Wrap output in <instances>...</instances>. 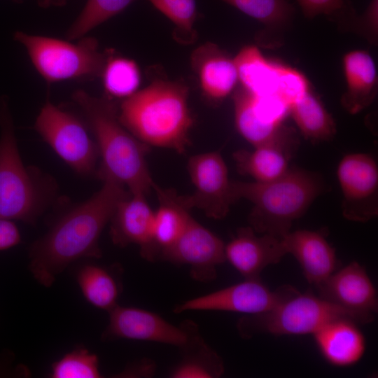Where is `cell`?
Instances as JSON below:
<instances>
[{
    "label": "cell",
    "mask_w": 378,
    "mask_h": 378,
    "mask_svg": "<svg viewBox=\"0 0 378 378\" xmlns=\"http://www.w3.org/2000/svg\"><path fill=\"white\" fill-rule=\"evenodd\" d=\"M100 190L62 216L30 251L29 268L42 286L82 258H100L99 239L118 203L130 195L120 183L104 179Z\"/></svg>",
    "instance_id": "cell-1"
},
{
    "label": "cell",
    "mask_w": 378,
    "mask_h": 378,
    "mask_svg": "<svg viewBox=\"0 0 378 378\" xmlns=\"http://www.w3.org/2000/svg\"><path fill=\"white\" fill-rule=\"evenodd\" d=\"M189 90L183 81L153 78L144 88L123 99L118 109L122 125L150 146L184 153L190 144L194 119Z\"/></svg>",
    "instance_id": "cell-2"
},
{
    "label": "cell",
    "mask_w": 378,
    "mask_h": 378,
    "mask_svg": "<svg viewBox=\"0 0 378 378\" xmlns=\"http://www.w3.org/2000/svg\"><path fill=\"white\" fill-rule=\"evenodd\" d=\"M72 99L94 136L102 158L99 177L120 183L130 194L147 195L155 183L146 162L150 147L122 125L118 108L109 98L97 97L77 90Z\"/></svg>",
    "instance_id": "cell-3"
},
{
    "label": "cell",
    "mask_w": 378,
    "mask_h": 378,
    "mask_svg": "<svg viewBox=\"0 0 378 378\" xmlns=\"http://www.w3.org/2000/svg\"><path fill=\"white\" fill-rule=\"evenodd\" d=\"M327 190L323 176L299 167H290L283 176L268 182L232 181L235 202L244 199L253 204L249 226L258 234L281 239Z\"/></svg>",
    "instance_id": "cell-4"
},
{
    "label": "cell",
    "mask_w": 378,
    "mask_h": 378,
    "mask_svg": "<svg viewBox=\"0 0 378 378\" xmlns=\"http://www.w3.org/2000/svg\"><path fill=\"white\" fill-rule=\"evenodd\" d=\"M0 218L34 223L46 206L50 188L22 163L8 99H0Z\"/></svg>",
    "instance_id": "cell-5"
},
{
    "label": "cell",
    "mask_w": 378,
    "mask_h": 378,
    "mask_svg": "<svg viewBox=\"0 0 378 378\" xmlns=\"http://www.w3.org/2000/svg\"><path fill=\"white\" fill-rule=\"evenodd\" d=\"M340 318L351 319L359 325L372 321L307 291L299 292L270 310L244 314L238 320L236 328L240 337L244 339L263 333L312 335L327 323Z\"/></svg>",
    "instance_id": "cell-6"
},
{
    "label": "cell",
    "mask_w": 378,
    "mask_h": 378,
    "mask_svg": "<svg viewBox=\"0 0 378 378\" xmlns=\"http://www.w3.org/2000/svg\"><path fill=\"white\" fill-rule=\"evenodd\" d=\"M14 40L26 50L34 66L48 83L101 77L111 50L102 51L94 37L78 42L16 31Z\"/></svg>",
    "instance_id": "cell-7"
},
{
    "label": "cell",
    "mask_w": 378,
    "mask_h": 378,
    "mask_svg": "<svg viewBox=\"0 0 378 378\" xmlns=\"http://www.w3.org/2000/svg\"><path fill=\"white\" fill-rule=\"evenodd\" d=\"M34 127L76 172L89 174L93 172L99 155L97 144L76 115L47 99L36 117Z\"/></svg>",
    "instance_id": "cell-8"
},
{
    "label": "cell",
    "mask_w": 378,
    "mask_h": 378,
    "mask_svg": "<svg viewBox=\"0 0 378 378\" xmlns=\"http://www.w3.org/2000/svg\"><path fill=\"white\" fill-rule=\"evenodd\" d=\"M187 169L194 191L188 195H180L182 202L190 210H201L210 218H224L235 200L232 180L220 152L214 150L191 156Z\"/></svg>",
    "instance_id": "cell-9"
},
{
    "label": "cell",
    "mask_w": 378,
    "mask_h": 378,
    "mask_svg": "<svg viewBox=\"0 0 378 378\" xmlns=\"http://www.w3.org/2000/svg\"><path fill=\"white\" fill-rule=\"evenodd\" d=\"M300 291L290 285L270 289L260 279H244L210 293L184 301L174 312L225 311L254 314L272 309Z\"/></svg>",
    "instance_id": "cell-10"
},
{
    "label": "cell",
    "mask_w": 378,
    "mask_h": 378,
    "mask_svg": "<svg viewBox=\"0 0 378 378\" xmlns=\"http://www.w3.org/2000/svg\"><path fill=\"white\" fill-rule=\"evenodd\" d=\"M342 194V214L347 220L366 223L378 215V166L364 153L345 155L337 168Z\"/></svg>",
    "instance_id": "cell-11"
},
{
    "label": "cell",
    "mask_w": 378,
    "mask_h": 378,
    "mask_svg": "<svg viewBox=\"0 0 378 378\" xmlns=\"http://www.w3.org/2000/svg\"><path fill=\"white\" fill-rule=\"evenodd\" d=\"M223 240L192 216L178 239L164 250L159 259L187 265L196 281L208 282L217 276V267L225 260Z\"/></svg>",
    "instance_id": "cell-12"
},
{
    "label": "cell",
    "mask_w": 378,
    "mask_h": 378,
    "mask_svg": "<svg viewBox=\"0 0 378 378\" xmlns=\"http://www.w3.org/2000/svg\"><path fill=\"white\" fill-rule=\"evenodd\" d=\"M108 312L109 322L102 335L105 340L153 342L178 348L186 342L187 334L183 325L174 326L156 313L119 304Z\"/></svg>",
    "instance_id": "cell-13"
},
{
    "label": "cell",
    "mask_w": 378,
    "mask_h": 378,
    "mask_svg": "<svg viewBox=\"0 0 378 378\" xmlns=\"http://www.w3.org/2000/svg\"><path fill=\"white\" fill-rule=\"evenodd\" d=\"M321 298L373 321L377 292L364 266L353 261L316 286Z\"/></svg>",
    "instance_id": "cell-14"
},
{
    "label": "cell",
    "mask_w": 378,
    "mask_h": 378,
    "mask_svg": "<svg viewBox=\"0 0 378 378\" xmlns=\"http://www.w3.org/2000/svg\"><path fill=\"white\" fill-rule=\"evenodd\" d=\"M154 214L146 195L130 194L118 203L111 218L112 241L121 247L136 244L144 258L155 260L158 256L153 241Z\"/></svg>",
    "instance_id": "cell-15"
},
{
    "label": "cell",
    "mask_w": 378,
    "mask_h": 378,
    "mask_svg": "<svg viewBox=\"0 0 378 378\" xmlns=\"http://www.w3.org/2000/svg\"><path fill=\"white\" fill-rule=\"evenodd\" d=\"M286 254L282 239L258 234L249 225L239 228L225 245V260L244 279H260L264 269L279 262Z\"/></svg>",
    "instance_id": "cell-16"
},
{
    "label": "cell",
    "mask_w": 378,
    "mask_h": 378,
    "mask_svg": "<svg viewBox=\"0 0 378 378\" xmlns=\"http://www.w3.org/2000/svg\"><path fill=\"white\" fill-rule=\"evenodd\" d=\"M299 144L295 130L286 125L276 139L251 150H237L233 153L232 158L239 174L251 176L254 181L268 182L287 172Z\"/></svg>",
    "instance_id": "cell-17"
},
{
    "label": "cell",
    "mask_w": 378,
    "mask_h": 378,
    "mask_svg": "<svg viewBox=\"0 0 378 378\" xmlns=\"http://www.w3.org/2000/svg\"><path fill=\"white\" fill-rule=\"evenodd\" d=\"M190 64L203 95L211 102H222L239 85L234 58L214 43H204L195 49Z\"/></svg>",
    "instance_id": "cell-18"
},
{
    "label": "cell",
    "mask_w": 378,
    "mask_h": 378,
    "mask_svg": "<svg viewBox=\"0 0 378 378\" xmlns=\"http://www.w3.org/2000/svg\"><path fill=\"white\" fill-rule=\"evenodd\" d=\"M282 241L287 254L298 262L307 282L318 286L340 266L335 248L328 241L325 231L298 230Z\"/></svg>",
    "instance_id": "cell-19"
},
{
    "label": "cell",
    "mask_w": 378,
    "mask_h": 378,
    "mask_svg": "<svg viewBox=\"0 0 378 378\" xmlns=\"http://www.w3.org/2000/svg\"><path fill=\"white\" fill-rule=\"evenodd\" d=\"M354 321L334 319L312 334L323 358L330 365L344 368L357 363L366 349L364 335Z\"/></svg>",
    "instance_id": "cell-20"
},
{
    "label": "cell",
    "mask_w": 378,
    "mask_h": 378,
    "mask_svg": "<svg viewBox=\"0 0 378 378\" xmlns=\"http://www.w3.org/2000/svg\"><path fill=\"white\" fill-rule=\"evenodd\" d=\"M342 64L346 89L342 95L341 104L349 113L354 115L369 106L376 97V64L370 53L363 50L346 53Z\"/></svg>",
    "instance_id": "cell-21"
},
{
    "label": "cell",
    "mask_w": 378,
    "mask_h": 378,
    "mask_svg": "<svg viewBox=\"0 0 378 378\" xmlns=\"http://www.w3.org/2000/svg\"><path fill=\"white\" fill-rule=\"evenodd\" d=\"M187 337L179 349L180 360L172 368L169 377L172 378H218L224 372L222 358L204 341L197 325L191 320H185Z\"/></svg>",
    "instance_id": "cell-22"
},
{
    "label": "cell",
    "mask_w": 378,
    "mask_h": 378,
    "mask_svg": "<svg viewBox=\"0 0 378 378\" xmlns=\"http://www.w3.org/2000/svg\"><path fill=\"white\" fill-rule=\"evenodd\" d=\"M264 25L256 36L267 48L279 47L285 31L292 25L295 8L287 0H220Z\"/></svg>",
    "instance_id": "cell-23"
},
{
    "label": "cell",
    "mask_w": 378,
    "mask_h": 378,
    "mask_svg": "<svg viewBox=\"0 0 378 378\" xmlns=\"http://www.w3.org/2000/svg\"><path fill=\"white\" fill-rule=\"evenodd\" d=\"M153 190L159 204L155 211L153 223V241L159 259L160 253L182 234L192 215L191 210L173 189L163 188L155 183Z\"/></svg>",
    "instance_id": "cell-24"
},
{
    "label": "cell",
    "mask_w": 378,
    "mask_h": 378,
    "mask_svg": "<svg viewBox=\"0 0 378 378\" xmlns=\"http://www.w3.org/2000/svg\"><path fill=\"white\" fill-rule=\"evenodd\" d=\"M234 59L239 85L255 96L276 95L278 60L265 57L254 45L243 47Z\"/></svg>",
    "instance_id": "cell-25"
},
{
    "label": "cell",
    "mask_w": 378,
    "mask_h": 378,
    "mask_svg": "<svg viewBox=\"0 0 378 378\" xmlns=\"http://www.w3.org/2000/svg\"><path fill=\"white\" fill-rule=\"evenodd\" d=\"M288 114L302 135L312 143L330 141L336 134L332 116L312 89L289 106Z\"/></svg>",
    "instance_id": "cell-26"
},
{
    "label": "cell",
    "mask_w": 378,
    "mask_h": 378,
    "mask_svg": "<svg viewBox=\"0 0 378 378\" xmlns=\"http://www.w3.org/2000/svg\"><path fill=\"white\" fill-rule=\"evenodd\" d=\"M232 98L236 129L253 147L270 143L279 136L286 125L276 126L262 120L254 108L251 93L238 85Z\"/></svg>",
    "instance_id": "cell-27"
},
{
    "label": "cell",
    "mask_w": 378,
    "mask_h": 378,
    "mask_svg": "<svg viewBox=\"0 0 378 378\" xmlns=\"http://www.w3.org/2000/svg\"><path fill=\"white\" fill-rule=\"evenodd\" d=\"M76 279L84 298L94 307L109 312L118 304L120 285L108 269L87 264L78 270Z\"/></svg>",
    "instance_id": "cell-28"
},
{
    "label": "cell",
    "mask_w": 378,
    "mask_h": 378,
    "mask_svg": "<svg viewBox=\"0 0 378 378\" xmlns=\"http://www.w3.org/2000/svg\"><path fill=\"white\" fill-rule=\"evenodd\" d=\"M106 94L112 97L125 99L139 90L141 74L137 63L127 57H108L102 76Z\"/></svg>",
    "instance_id": "cell-29"
},
{
    "label": "cell",
    "mask_w": 378,
    "mask_h": 378,
    "mask_svg": "<svg viewBox=\"0 0 378 378\" xmlns=\"http://www.w3.org/2000/svg\"><path fill=\"white\" fill-rule=\"evenodd\" d=\"M174 24L173 38L181 45L188 46L198 38L195 27L200 16L195 0H148Z\"/></svg>",
    "instance_id": "cell-30"
},
{
    "label": "cell",
    "mask_w": 378,
    "mask_h": 378,
    "mask_svg": "<svg viewBox=\"0 0 378 378\" xmlns=\"http://www.w3.org/2000/svg\"><path fill=\"white\" fill-rule=\"evenodd\" d=\"M135 0H88L66 33L69 41L78 40L103 22L120 13Z\"/></svg>",
    "instance_id": "cell-31"
},
{
    "label": "cell",
    "mask_w": 378,
    "mask_h": 378,
    "mask_svg": "<svg viewBox=\"0 0 378 378\" xmlns=\"http://www.w3.org/2000/svg\"><path fill=\"white\" fill-rule=\"evenodd\" d=\"M52 378H99V358L84 348H77L51 365Z\"/></svg>",
    "instance_id": "cell-32"
},
{
    "label": "cell",
    "mask_w": 378,
    "mask_h": 378,
    "mask_svg": "<svg viewBox=\"0 0 378 378\" xmlns=\"http://www.w3.org/2000/svg\"><path fill=\"white\" fill-rule=\"evenodd\" d=\"M339 29L352 31L365 38L369 43L375 45L378 38V0H370L361 15H358L349 1L334 21Z\"/></svg>",
    "instance_id": "cell-33"
},
{
    "label": "cell",
    "mask_w": 378,
    "mask_h": 378,
    "mask_svg": "<svg viewBox=\"0 0 378 378\" xmlns=\"http://www.w3.org/2000/svg\"><path fill=\"white\" fill-rule=\"evenodd\" d=\"M310 90L311 83L303 73L279 61L276 94L288 108Z\"/></svg>",
    "instance_id": "cell-34"
},
{
    "label": "cell",
    "mask_w": 378,
    "mask_h": 378,
    "mask_svg": "<svg viewBox=\"0 0 378 378\" xmlns=\"http://www.w3.org/2000/svg\"><path fill=\"white\" fill-rule=\"evenodd\" d=\"M303 15L312 19L324 15L329 20L345 5L346 0H297Z\"/></svg>",
    "instance_id": "cell-35"
},
{
    "label": "cell",
    "mask_w": 378,
    "mask_h": 378,
    "mask_svg": "<svg viewBox=\"0 0 378 378\" xmlns=\"http://www.w3.org/2000/svg\"><path fill=\"white\" fill-rule=\"evenodd\" d=\"M156 371V364L149 358L141 359L136 363L129 365L122 372L118 374L119 377H151Z\"/></svg>",
    "instance_id": "cell-36"
},
{
    "label": "cell",
    "mask_w": 378,
    "mask_h": 378,
    "mask_svg": "<svg viewBox=\"0 0 378 378\" xmlns=\"http://www.w3.org/2000/svg\"><path fill=\"white\" fill-rule=\"evenodd\" d=\"M20 240L16 225L9 220L0 218V251L18 244Z\"/></svg>",
    "instance_id": "cell-37"
},
{
    "label": "cell",
    "mask_w": 378,
    "mask_h": 378,
    "mask_svg": "<svg viewBox=\"0 0 378 378\" xmlns=\"http://www.w3.org/2000/svg\"><path fill=\"white\" fill-rule=\"evenodd\" d=\"M38 5L43 8L51 6H62L68 0H36Z\"/></svg>",
    "instance_id": "cell-38"
},
{
    "label": "cell",
    "mask_w": 378,
    "mask_h": 378,
    "mask_svg": "<svg viewBox=\"0 0 378 378\" xmlns=\"http://www.w3.org/2000/svg\"><path fill=\"white\" fill-rule=\"evenodd\" d=\"M13 1H15V2H18V3H20V2H22V0H13Z\"/></svg>",
    "instance_id": "cell-39"
}]
</instances>
